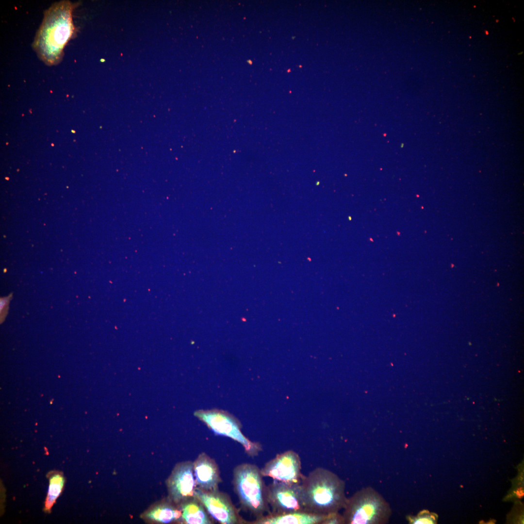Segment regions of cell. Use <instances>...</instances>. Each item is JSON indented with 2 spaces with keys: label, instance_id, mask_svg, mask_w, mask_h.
<instances>
[{
  "label": "cell",
  "instance_id": "6da1fadb",
  "mask_svg": "<svg viewBox=\"0 0 524 524\" xmlns=\"http://www.w3.org/2000/svg\"><path fill=\"white\" fill-rule=\"evenodd\" d=\"M69 1L56 2L46 11L33 46L38 56L46 64H57L63 49L74 33L72 11L75 7Z\"/></svg>",
  "mask_w": 524,
  "mask_h": 524
},
{
  "label": "cell",
  "instance_id": "7a4b0ae2",
  "mask_svg": "<svg viewBox=\"0 0 524 524\" xmlns=\"http://www.w3.org/2000/svg\"><path fill=\"white\" fill-rule=\"evenodd\" d=\"M345 484L337 475L323 467H317L301 483L302 506L305 512L327 515L343 509L347 499Z\"/></svg>",
  "mask_w": 524,
  "mask_h": 524
},
{
  "label": "cell",
  "instance_id": "3957f363",
  "mask_svg": "<svg viewBox=\"0 0 524 524\" xmlns=\"http://www.w3.org/2000/svg\"><path fill=\"white\" fill-rule=\"evenodd\" d=\"M262 477L261 469L254 464L242 463L233 470L232 485L241 507L256 519L271 511Z\"/></svg>",
  "mask_w": 524,
  "mask_h": 524
},
{
  "label": "cell",
  "instance_id": "277c9868",
  "mask_svg": "<svg viewBox=\"0 0 524 524\" xmlns=\"http://www.w3.org/2000/svg\"><path fill=\"white\" fill-rule=\"evenodd\" d=\"M343 509L344 524H385L392 513L389 503L371 487L347 498Z\"/></svg>",
  "mask_w": 524,
  "mask_h": 524
},
{
  "label": "cell",
  "instance_id": "5b68a950",
  "mask_svg": "<svg viewBox=\"0 0 524 524\" xmlns=\"http://www.w3.org/2000/svg\"><path fill=\"white\" fill-rule=\"evenodd\" d=\"M194 415L215 434L230 438L239 443L248 456H257L262 451L261 444L246 438L241 431L239 421L229 412L217 409H200L195 411Z\"/></svg>",
  "mask_w": 524,
  "mask_h": 524
},
{
  "label": "cell",
  "instance_id": "8992f818",
  "mask_svg": "<svg viewBox=\"0 0 524 524\" xmlns=\"http://www.w3.org/2000/svg\"><path fill=\"white\" fill-rule=\"evenodd\" d=\"M195 496L204 506L210 516L221 524H248L240 515L229 496L219 490L206 491L196 488Z\"/></svg>",
  "mask_w": 524,
  "mask_h": 524
},
{
  "label": "cell",
  "instance_id": "52a82bcc",
  "mask_svg": "<svg viewBox=\"0 0 524 524\" xmlns=\"http://www.w3.org/2000/svg\"><path fill=\"white\" fill-rule=\"evenodd\" d=\"M266 497L271 513L305 512L301 500V484L274 480L267 486Z\"/></svg>",
  "mask_w": 524,
  "mask_h": 524
},
{
  "label": "cell",
  "instance_id": "ba28073f",
  "mask_svg": "<svg viewBox=\"0 0 524 524\" xmlns=\"http://www.w3.org/2000/svg\"><path fill=\"white\" fill-rule=\"evenodd\" d=\"M301 462L299 455L292 450L277 454L261 469L263 477H270L280 482L301 484Z\"/></svg>",
  "mask_w": 524,
  "mask_h": 524
},
{
  "label": "cell",
  "instance_id": "9c48e42d",
  "mask_svg": "<svg viewBox=\"0 0 524 524\" xmlns=\"http://www.w3.org/2000/svg\"><path fill=\"white\" fill-rule=\"evenodd\" d=\"M167 485L169 500L178 506L195 496L196 485L193 463L187 461L177 464L167 480Z\"/></svg>",
  "mask_w": 524,
  "mask_h": 524
},
{
  "label": "cell",
  "instance_id": "30bf717a",
  "mask_svg": "<svg viewBox=\"0 0 524 524\" xmlns=\"http://www.w3.org/2000/svg\"><path fill=\"white\" fill-rule=\"evenodd\" d=\"M193 463L196 487L206 491L218 490L222 480L215 460L206 453L201 452Z\"/></svg>",
  "mask_w": 524,
  "mask_h": 524
},
{
  "label": "cell",
  "instance_id": "8fae6325",
  "mask_svg": "<svg viewBox=\"0 0 524 524\" xmlns=\"http://www.w3.org/2000/svg\"><path fill=\"white\" fill-rule=\"evenodd\" d=\"M329 514L319 515L304 511L276 514L270 512L248 522V524H324Z\"/></svg>",
  "mask_w": 524,
  "mask_h": 524
},
{
  "label": "cell",
  "instance_id": "7c38bea8",
  "mask_svg": "<svg viewBox=\"0 0 524 524\" xmlns=\"http://www.w3.org/2000/svg\"><path fill=\"white\" fill-rule=\"evenodd\" d=\"M181 511L182 522L187 524H213L214 520L208 514L201 502L195 496L179 505Z\"/></svg>",
  "mask_w": 524,
  "mask_h": 524
},
{
  "label": "cell",
  "instance_id": "4fadbf2b",
  "mask_svg": "<svg viewBox=\"0 0 524 524\" xmlns=\"http://www.w3.org/2000/svg\"><path fill=\"white\" fill-rule=\"evenodd\" d=\"M146 516L147 519L163 524L182 522L180 507L170 500L169 502L153 508L146 513Z\"/></svg>",
  "mask_w": 524,
  "mask_h": 524
},
{
  "label": "cell",
  "instance_id": "5bb4252c",
  "mask_svg": "<svg viewBox=\"0 0 524 524\" xmlns=\"http://www.w3.org/2000/svg\"><path fill=\"white\" fill-rule=\"evenodd\" d=\"M65 479L60 473L52 474L49 478L48 495L45 501V510L49 511L63 489Z\"/></svg>",
  "mask_w": 524,
  "mask_h": 524
},
{
  "label": "cell",
  "instance_id": "9a60e30c",
  "mask_svg": "<svg viewBox=\"0 0 524 524\" xmlns=\"http://www.w3.org/2000/svg\"><path fill=\"white\" fill-rule=\"evenodd\" d=\"M407 519L412 524H433L436 523L437 517L435 514L424 510L415 516L408 515Z\"/></svg>",
  "mask_w": 524,
  "mask_h": 524
},
{
  "label": "cell",
  "instance_id": "2e32d148",
  "mask_svg": "<svg viewBox=\"0 0 524 524\" xmlns=\"http://www.w3.org/2000/svg\"><path fill=\"white\" fill-rule=\"evenodd\" d=\"M8 299L7 298H1L0 299V311H3L4 308L6 306L8 303Z\"/></svg>",
  "mask_w": 524,
  "mask_h": 524
}]
</instances>
